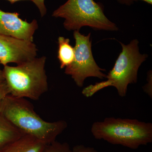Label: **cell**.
I'll return each mask as SVG.
<instances>
[{"label":"cell","instance_id":"6da1fadb","mask_svg":"<svg viewBox=\"0 0 152 152\" xmlns=\"http://www.w3.org/2000/svg\"><path fill=\"white\" fill-rule=\"evenodd\" d=\"M0 114L24 134L32 136L46 145L56 141L67 127L64 121H44L26 99L10 95L5 99Z\"/></svg>","mask_w":152,"mask_h":152},{"label":"cell","instance_id":"7a4b0ae2","mask_svg":"<svg viewBox=\"0 0 152 152\" xmlns=\"http://www.w3.org/2000/svg\"><path fill=\"white\" fill-rule=\"evenodd\" d=\"M46 57L35 58L15 66H4L3 72L10 94L38 100L48 90L45 66Z\"/></svg>","mask_w":152,"mask_h":152},{"label":"cell","instance_id":"3957f363","mask_svg":"<svg viewBox=\"0 0 152 152\" xmlns=\"http://www.w3.org/2000/svg\"><path fill=\"white\" fill-rule=\"evenodd\" d=\"M91 132L95 138L137 149L152 142V124L136 119L106 118L96 122Z\"/></svg>","mask_w":152,"mask_h":152},{"label":"cell","instance_id":"277c9868","mask_svg":"<svg viewBox=\"0 0 152 152\" xmlns=\"http://www.w3.org/2000/svg\"><path fill=\"white\" fill-rule=\"evenodd\" d=\"M120 43L122 50L113 67L106 76L107 80L85 88L82 91L85 96L90 97L104 88L113 86L116 88L120 96L124 97L126 95L128 85L137 82L139 68L148 58V55L140 53L138 40H133L127 45Z\"/></svg>","mask_w":152,"mask_h":152},{"label":"cell","instance_id":"5b68a950","mask_svg":"<svg viewBox=\"0 0 152 152\" xmlns=\"http://www.w3.org/2000/svg\"><path fill=\"white\" fill-rule=\"evenodd\" d=\"M52 16L64 19V27L68 31H79L86 26L95 30H118L105 15L103 6L94 0H68L54 11Z\"/></svg>","mask_w":152,"mask_h":152},{"label":"cell","instance_id":"8992f818","mask_svg":"<svg viewBox=\"0 0 152 152\" xmlns=\"http://www.w3.org/2000/svg\"><path fill=\"white\" fill-rule=\"evenodd\" d=\"M91 35V33L84 36L78 31H74L75 57L73 61L65 70V73L70 75L79 87L83 86L85 80L89 77L103 79L107 76L102 72L105 70L98 66L93 57Z\"/></svg>","mask_w":152,"mask_h":152},{"label":"cell","instance_id":"52a82bcc","mask_svg":"<svg viewBox=\"0 0 152 152\" xmlns=\"http://www.w3.org/2000/svg\"><path fill=\"white\" fill-rule=\"evenodd\" d=\"M38 49L33 42L0 35V63L20 64L36 58Z\"/></svg>","mask_w":152,"mask_h":152},{"label":"cell","instance_id":"ba28073f","mask_svg":"<svg viewBox=\"0 0 152 152\" xmlns=\"http://www.w3.org/2000/svg\"><path fill=\"white\" fill-rule=\"evenodd\" d=\"M19 15L16 12H4L0 9V35L33 42L34 34L38 28L37 21L34 20L28 23Z\"/></svg>","mask_w":152,"mask_h":152},{"label":"cell","instance_id":"9c48e42d","mask_svg":"<svg viewBox=\"0 0 152 152\" xmlns=\"http://www.w3.org/2000/svg\"><path fill=\"white\" fill-rule=\"evenodd\" d=\"M46 144L35 138L24 134L0 150V152H42Z\"/></svg>","mask_w":152,"mask_h":152},{"label":"cell","instance_id":"30bf717a","mask_svg":"<svg viewBox=\"0 0 152 152\" xmlns=\"http://www.w3.org/2000/svg\"><path fill=\"white\" fill-rule=\"evenodd\" d=\"M24 135L0 114V150Z\"/></svg>","mask_w":152,"mask_h":152},{"label":"cell","instance_id":"8fae6325","mask_svg":"<svg viewBox=\"0 0 152 152\" xmlns=\"http://www.w3.org/2000/svg\"><path fill=\"white\" fill-rule=\"evenodd\" d=\"M58 44V58L60 63V68L63 69L70 65L73 61L75 49L70 44L69 39L64 37H59Z\"/></svg>","mask_w":152,"mask_h":152},{"label":"cell","instance_id":"7c38bea8","mask_svg":"<svg viewBox=\"0 0 152 152\" xmlns=\"http://www.w3.org/2000/svg\"><path fill=\"white\" fill-rule=\"evenodd\" d=\"M42 152H71V150L67 143H61L55 141L47 145Z\"/></svg>","mask_w":152,"mask_h":152},{"label":"cell","instance_id":"4fadbf2b","mask_svg":"<svg viewBox=\"0 0 152 152\" xmlns=\"http://www.w3.org/2000/svg\"><path fill=\"white\" fill-rule=\"evenodd\" d=\"M10 94V91L8 86L5 80L0 83V113L2 106L5 99L8 95Z\"/></svg>","mask_w":152,"mask_h":152},{"label":"cell","instance_id":"5bb4252c","mask_svg":"<svg viewBox=\"0 0 152 152\" xmlns=\"http://www.w3.org/2000/svg\"><path fill=\"white\" fill-rule=\"evenodd\" d=\"M33 2L39 9L41 17H43L47 13V8L45 4V0H34Z\"/></svg>","mask_w":152,"mask_h":152},{"label":"cell","instance_id":"9a60e30c","mask_svg":"<svg viewBox=\"0 0 152 152\" xmlns=\"http://www.w3.org/2000/svg\"><path fill=\"white\" fill-rule=\"evenodd\" d=\"M71 152H98L94 148L86 147L83 145H78L74 147Z\"/></svg>","mask_w":152,"mask_h":152},{"label":"cell","instance_id":"2e32d148","mask_svg":"<svg viewBox=\"0 0 152 152\" xmlns=\"http://www.w3.org/2000/svg\"><path fill=\"white\" fill-rule=\"evenodd\" d=\"M118 1L122 4H125L128 5H130L131 4H132L134 1H142L145 2L147 3L152 4V0H118Z\"/></svg>","mask_w":152,"mask_h":152},{"label":"cell","instance_id":"e0dca14e","mask_svg":"<svg viewBox=\"0 0 152 152\" xmlns=\"http://www.w3.org/2000/svg\"><path fill=\"white\" fill-rule=\"evenodd\" d=\"M4 80V77L3 71L1 70L0 69V83Z\"/></svg>","mask_w":152,"mask_h":152},{"label":"cell","instance_id":"ac0fdd59","mask_svg":"<svg viewBox=\"0 0 152 152\" xmlns=\"http://www.w3.org/2000/svg\"><path fill=\"white\" fill-rule=\"evenodd\" d=\"M7 1H8L10 2L11 4H14V3L17 2L19 1H31L33 2V1H34V0H7Z\"/></svg>","mask_w":152,"mask_h":152},{"label":"cell","instance_id":"d6986e66","mask_svg":"<svg viewBox=\"0 0 152 152\" xmlns=\"http://www.w3.org/2000/svg\"><path fill=\"white\" fill-rule=\"evenodd\" d=\"M1 63H0V65H1Z\"/></svg>","mask_w":152,"mask_h":152}]
</instances>
